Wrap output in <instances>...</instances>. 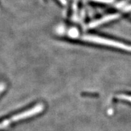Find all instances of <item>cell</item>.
<instances>
[{"label": "cell", "mask_w": 131, "mask_h": 131, "mask_svg": "<svg viewBox=\"0 0 131 131\" xmlns=\"http://www.w3.org/2000/svg\"><path fill=\"white\" fill-rule=\"evenodd\" d=\"M5 89V84H4L3 83H0V95L2 94V93L4 91Z\"/></svg>", "instance_id": "cell-4"}, {"label": "cell", "mask_w": 131, "mask_h": 131, "mask_svg": "<svg viewBox=\"0 0 131 131\" xmlns=\"http://www.w3.org/2000/svg\"><path fill=\"white\" fill-rule=\"evenodd\" d=\"M84 41L88 42H91V43H96V44H100V45H106V46L113 47L115 48L121 49L128 50L131 51V47L128 45H125L123 43H121L118 41H114V40L109 39L103 38V37H99L98 36H95V35H85L82 37Z\"/></svg>", "instance_id": "cell-2"}, {"label": "cell", "mask_w": 131, "mask_h": 131, "mask_svg": "<svg viewBox=\"0 0 131 131\" xmlns=\"http://www.w3.org/2000/svg\"><path fill=\"white\" fill-rule=\"evenodd\" d=\"M43 109H44V105L43 104H39L37 105H35L33 108H29V109L25 111L18 113V114H17L15 115H13L10 118L5 119L3 121L0 122V130L6 128L7 126H9L10 125H12L13 123L19 121H21V120L29 118L31 116L37 115L41 111H43Z\"/></svg>", "instance_id": "cell-1"}, {"label": "cell", "mask_w": 131, "mask_h": 131, "mask_svg": "<svg viewBox=\"0 0 131 131\" xmlns=\"http://www.w3.org/2000/svg\"><path fill=\"white\" fill-rule=\"evenodd\" d=\"M118 17V15H116V14H114V15H108L107 16L103 17L101 19H100L96 20L95 21L92 22L91 23L89 24V27L90 28H93V27H98L99 25H102V24H104V23H106L107 22H109L112 20H114L115 19H116Z\"/></svg>", "instance_id": "cell-3"}]
</instances>
